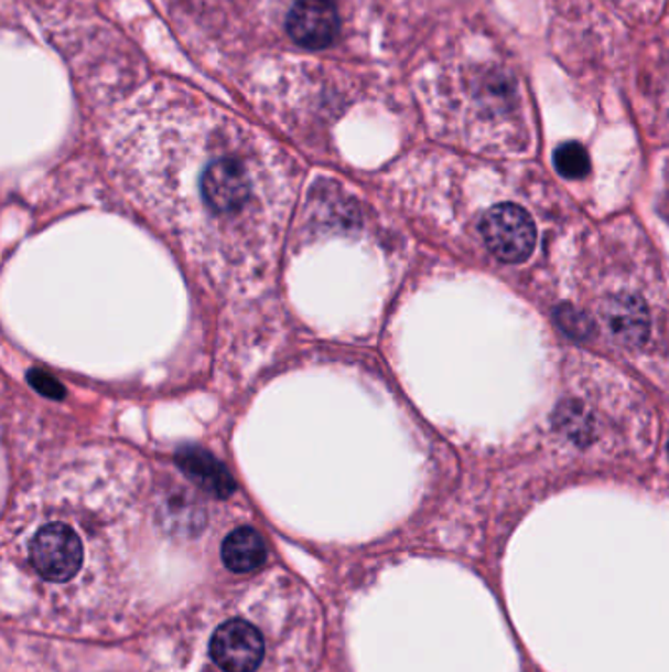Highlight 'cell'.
Listing matches in <instances>:
<instances>
[{"label":"cell","mask_w":669,"mask_h":672,"mask_svg":"<svg viewBox=\"0 0 669 672\" xmlns=\"http://www.w3.org/2000/svg\"><path fill=\"white\" fill-rule=\"evenodd\" d=\"M112 168L211 286L248 296L268 279L295 205L285 152L205 107L138 110L118 126Z\"/></svg>","instance_id":"cell-1"},{"label":"cell","mask_w":669,"mask_h":672,"mask_svg":"<svg viewBox=\"0 0 669 672\" xmlns=\"http://www.w3.org/2000/svg\"><path fill=\"white\" fill-rule=\"evenodd\" d=\"M211 657L224 672H256L266 657V641L246 619H228L211 639Z\"/></svg>","instance_id":"cell-4"},{"label":"cell","mask_w":669,"mask_h":672,"mask_svg":"<svg viewBox=\"0 0 669 672\" xmlns=\"http://www.w3.org/2000/svg\"><path fill=\"white\" fill-rule=\"evenodd\" d=\"M555 319H558V324L562 327L563 331L571 334V337H575V339H585L587 334L593 332L591 319H587L585 314L580 313V311L573 309V307H560V309L555 311Z\"/></svg>","instance_id":"cell-9"},{"label":"cell","mask_w":669,"mask_h":672,"mask_svg":"<svg viewBox=\"0 0 669 672\" xmlns=\"http://www.w3.org/2000/svg\"><path fill=\"white\" fill-rule=\"evenodd\" d=\"M220 555L228 570L248 574L266 563L268 547L258 531L251 527H238L224 538Z\"/></svg>","instance_id":"cell-7"},{"label":"cell","mask_w":669,"mask_h":672,"mask_svg":"<svg viewBox=\"0 0 669 672\" xmlns=\"http://www.w3.org/2000/svg\"><path fill=\"white\" fill-rule=\"evenodd\" d=\"M601 314L607 321L616 341L628 346H640L646 341L650 331V319L640 297L626 296V294L608 297L607 303L601 309Z\"/></svg>","instance_id":"cell-6"},{"label":"cell","mask_w":669,"mask_h":672,"mask_svg":"<svg viewBox=\"0 0 669 672\" xmlns=\"http://www.w3.org/2000/svg\"><path fill=\"white\" fill-rule=\"evenodd\" d=\"M287 32L303 47L324 50L338 38V12L332 0H296L287 17Z\"/></svg>","instance_id":"cell-5"},{"label":"cell","mask_w":669,"mask_h":672,"mask_svg":"<svg viewBox=\"0 0 669 672\" xmlns=\"http://www.w3.org/2000/svg\"><path fill=\"white\" fill-rule=\"evenodd\" d=\"M28 558L40 578L47 583H69L85 561L83 537L69 521H45L32 533Z\"/></svg>","instance_id":"cell-2"},{"label":"cell","mask_w":669,"mask_h":672,"mask_svg":"<svg viewBox=\"0 0 669 672\" xmlns=\"http://www.w3.org/2000/svg\"><path fill=\"white\" fill-rule=\"evenodd\" d=\"M553 163L565 180H583L591 171L590 153L578 142L562 143L553 153Z\"/></svg>","instance_id":"cell-8"},{"label":"cell","mask_w":669,"mask_h":672,"mask_svg":"<svg viewBox=\"0 0 669 672\" xmlns=\"http://www.w3.org/2000/svg\"><path fill=\"white\" fill-rule=\"evenodd\" d=\"M482 236L500 262L520 264L535 250L536 224L522 206L500 203L483 215Z\"/></svg>","instance_id":"cell-3"}]
</instances>
